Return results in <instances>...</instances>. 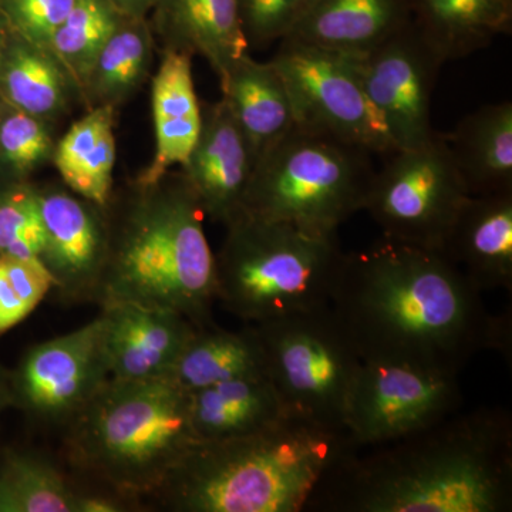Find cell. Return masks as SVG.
I'll return each mask as SVG.
<instances>
[{"label": "cell", "instance_id": "1", "mask_svg": "<svg viewBox=\"0 0 512 512\" xmlns=\"http://www.w3.org/2000/svg\"><path fill=\"white\" fill-rule=\"evenodd\" d=\"M329 305L363 359L458 375L477 353L510 346V322L446 255L386 237L343 252Z\"/></svg>", "mask_w": 512, "mask_h": 512}, {"label": "cell", "instance_id": "2", "mask_svg": "<svg viewBox=\"0 0 512 512\" xmlns=\"http://www.w3.org/2000/svg\"><path fill=\"white\" fill-rule=\"evenodd\" d=\"M366 448H357L320 480L305 510L511 511L512 420L501 407L456 412Z\"/></svg>", "mask_w": 512, "mask_h": 512}, {"label": "cell", "instance_id": "3", "mask_svg": "<svg viewBox=\"0 0 512 512\" xmlns=\"http://www.w3.org/2000/svg\"><path fill=\"white\" fill-rule=\"evenodd\" d=\"M109 248L97 305L130 302L211 325L217 302L215 254L204 211L180 170L151 184L113 190L106 207Z\"/></svg>", "mask_w": 512, "mask_h": 512}, {"label": "cell", "instance_id": "4", "mask_svg": "<svg viewBox=\"0 0 512 512\" xmlns=\"http://www.w3.org/2000/svg\"><path fill=\"white\" fill-rule=\"evenodd\" d=\"M348 430L286 416L247 436L198 441L151 495L175 512H298L356 451Z\"/></svg>", "mask_w": 512, "mask_h": 512}, {"label": "cell", "instance_id": "5", "mask_svg": "<svg viewBox=\"0 0 512 512\" xmlns=\"http://www.w3.org/2000/svg\"><path fill=\"white\" fill-rule=\"evenodd\" d=\"M66 427L70 463L128 503L156 493L198 443L190 396L168 377L109 379Z\"/></svg>", "mask_w": 512, "mask_h": 512}, {"label": "cell", "instance_id": "6", "mask_svg": "<svg viewBox=\"0 0 512 512\" xmlns=\"http://www.w3.org/2000/svg\"><path fill=\"white\" fill-rule=\"evenodd\" d=\"M215 254L217 302L256 323L329 305L343 251L338 235L241 214Z\"/></svg>", "mask_w": 512, "mask_h": 512}, {"label": "cell", "instance_id": "7", "mask_svg": "<svg viewBox=\"0 0 512 512\" xmlns=\"http://www.w3.org/2000/svg\"><path fill=\"white\" fill-rule=\"evenodd\" d=\"M372 153L295 127L256 161L242 214L285 222L316 235H338L365 210L376 168Z\"/></svg>", "mask_w": 512, "mask_h": 512}, {"label": "cell", "instance_id": "8", "mask_svg": "<svg viewBox=\"0 0 512 512\" xmlns=\"http://www.w3.org/2000/svg\"><path fill=\"white\" fill-rule=\"evenodd\" d=\"M265 375L291 416L346 430L363 357L330 305L254 325Z\"/></svg>", "mask_w": 512, "mask_h": 512}, {"label": "cell", "instance_id": "9", "mask_svg": "<svg viewBox=\"0 0 512 512\" xmlns=\"http://www.w3.org/2000/svg\"><path fill=\"white\" fill-rule=\"evenodd\" d=\"M470 197L443 133L423 146L396 150L376 171L365 210L383 237L441 251Z\"/></svg>", "mask_w": 512, "mask_h": 512}, {"label": "cell", "instance_id": "10", "mask_svg": "<svg viewBox=\"0 0 512 512\" xmlns=\"http://www.w3.org/2000/svg\"><path fill=\"white\" fill-rule=\"evenodd\" d=\"M271 62L288 89L296 127L384 157L396 151L367 96L356 57L282 39Z\"/></svg>", "mask_w": 512, "mask_h": 512}, {"label": "cell", "instance_id": "11", "mask_svg": "<svg viewBox=\"0 0 512 512\" xmlns=\"http://www.w3.org/2000/svg\"><path fill=\"white\" fill-rule=\"evenodd\" d=\"M454 373L386 359H363L346 412L357 448L402 439L460 409L463 393Z\"/></svg>", "mask_w": 512, "mask_h": 512}, {"label": "cell", "instance_id": "12", "mask_svg": "<svg viewBox=\"0 0 512 512\" xmlns=\"http://www.w3.org/2000/svg\"><path fill=\"white\" fill-rule=\"evenodd\" d=\"M110 379L101 315L33 346L10 370L12 407L40 423L67 426Z\"/></svg>", "mask_w": 512, "mask_h": 512}, {"label": "cell", "instance_id": "13", "mask_svg": "<svg viewBox=\"0 0 512 512\" xmlns=\"http://www.w3.org/2000/svg\"><path fill=\"white\" fill-rule=\"evenodd\" d=\"M356 60L367 96L382 114L394 150L430 141L436 134L431 126V97L444 63L412 20Z\"/></svg>", "mask_w": 512, "mask_h": 512}, {"label": "cell", "instance_id": "14", "mask_svg": "<svg viewBox=\"0 0 512 512\" xmlns=\"http://www.w3.org/2000/svg\"><path fill=\"white\" fill-rule=\"evenodd\" d=\"M43 224L40 261L60 302L97 303L109 248L104 207L64 185L37 187Z\"/></svg>", "mask_w": 512, "mask_h": 512}, {"label": "cell", "instance_id": "15", "mask_svg": "<svg viewBox=\"0 0 512 512\" xmlns=\"http://www.w3.org/2000/svg\"><path fill=\"white\" fill-rule=\"evenodd\" d=\"M201 128L180 167L205 217L227 227L242 214L256 160L224 99L201 104Z\"/></svg>", "mask_w": 512, "mask_h": 512}, {"label": "cell", "instance_id": "16", "mask_svg": "<svg viewBox=\"0 0 512 512\" xmlns=\"http://www.w3.org/2000/svg\"><path fill=\"white\" fill-rule=\"evenodd\" d=\"M111 380L163 379L197 326L181 313L130 302L101 306Z\"/></svg>", "mask_w": 512, "mask_h": 512}, {"label": "cell", "instance_id": "17", "mask_svg": "<svg viewBox=\"0 0 512 512\" xmlns=\"http://www.w3.org/2000/svg\"><path fill=\"white\" fill-rule=\"evenodd\" d=\"M440 252L461 269L477 291H511L512 191L470 195Z\"/></svg>", "mask_w": 512, "mask_h": 512}, {"label": "cell", "instance_id": "18", "mask_svg": "<svg viewBox=\"0 0 512 512\" xmlns=\"http://www.w3.org/2000/svg\"><path fill=\"white\" fill-rule=\"evenodd\" d=\"M153 10L157 50L204 57L218 79L249 53L238 0H157Z\"/></svg>", "mask_w": 512, "mask_h": 512}, {"label": "cell", "instance_id": "19", "mask_svg": "<svg viewBox=\"0 0 512 512\" xmlns=\"http://www.w3.org/2000/svg\"><path fill=\"white\" fill-rule=\"evenodd\" d=\"M410 20L407 0H312L284 39L362 57Z\"/></svg>", "mask_w": 512, "mask_h": 512}, {"label": "cell", "instance_id": "20", "mask_svg": "<svg viewBox=\"0 0 512 512\" xmlns=\"http://www.w3.org/2000/svg\"><path fill=\"white\" fill-rule=\"evenodd\" d=\"M151 84L156 153L134 181L151 184L190 156L201 128V103L192 80V56L161 52Z\"/></svg>", "mask_w": 512, "mask_h": 512}, {"label": "cell", "instance_id": "21", "mask_svg": "<svg viewBox=\"0 0 512 512\" xmlns=\"http://www.w3.org/2000/svg\"><path fill=\"white\" fill-rule=\"evenodd\" d=\"M220 83L222 99L256 161L296 127L291 97L271 60L258 62L245 53L228 67Z\"/></svg>", "mask_w": 512, "mask_h": 512}, {"label": "cell", "instance_id": "22", "mask_svg": "<svg viewBox=\"0 0 512 512\" xmlns=\"http://www.w3.org/2000/svg\"><path fill=\"white\" fill-rule=\"evenodd\" d=\"M468 194L512 191V103L485 104L443 134Z\"/></svg>", "mask_w": 512, "mask_h": 512}, {"label": "cell", "instance_id": "23", "mask_svg": "<svg viewBox=\"0 0 512 512\" xmlns=\"http://www.w3.org/2000/svg\"><path fill=\"white\" fill-rule=\"evenodd\" d=\"M410 18L441 62L464 59L511 35L512 0H407Z\"/></svg>", "mask_w": 512, "mask_h": 512}, {"label": "cell", "instance_id": "24", "mask_svg": "<svg viewBox=\"0 0 512 512\" xmlns=\"http://www.w3.org/2000/svg\"><path fill=\"white\" fill-rule=\"evenodd\" d=\"M188 396L198 441L247 436L291 416L266 375L239 377Z\"/></svg>", "mask_w": 512, "mask_h": 512}, {"label": "cell", "instance_id": "25", "mask_svg": "<svg viewBox=\"0 0 512 512\" xmlns=\"http://www.w3.org/2000/svg\"><path fill=\"white\" fill-rule=\"evenodd\" d=\"M73 94L76 87L49 50L10 35L0 50L3 103L53 124L69 109Z\"/></svg>", "mask_w": 512, "mask_h": 512}, {"label": "cell", "instance_id": "26", "mask_svg": "<svg viewBox=\"0 0 512 512\" xmlns=\"http://www.w3.org/2000/svg\"><path fill=\"white\" fill-rule=\"evenodd\" d=\"M116 109L96 107L56 141L52 163L63 184L80 197L106 207L114 190Z\"/></svg>", "mask_w": 512, "mask_h": 512}, {"label": "cell", "instance_id": "27", "mask_svg": "<svg viewBox=\"0 0 512 512\" xmlns=\"http://www.w3.org/2000/svg\"><path fill=\"white\" fill-rule=\"evenodd\" d=\"M157 46L147 18L123 16L100 50L79 97L87 110L126 103L150 76Z\"/></svg>", "mask_w": 512, "mask_h": 512}, {"label": "cell", "instance_id": "28", "mask_svg": "<svg viewBox=\"0 0 512 512\" xmlns=\"http://www.w3.org/2000/svg\"><path fill=\"white\" fill-rule=\"evenodd\" d=\"M265 375L254 325L232 332L217 323L195 329L168 379L187 393L239 377Z\"/></svg>", "mask_w": 512, "mask_h": 512}, {"label": "cell", "instance_id": "29", "mask_svg": "<svg viewBox=\"0 0 512 512\" xmlns=\"http://www.w3.org/2000/svg\"><path fill=\"white\" fill-rule=\"evenodd\" d=\"M82 494L45 456L26 450L0 456V512H79Z\"/></svg>", "mask_w": 512, "mask_h": 512}, {"label": "cell", "instance_id": "30", "mask_svg": "<svg viewBox=\"0 0 512 512\" xmlns=\"http://www.w3.org/2000/svg\"><path fill=\"white\" fill-rule=\"evenodd\" d=\"M123 19L109 0H76L50 40L49 50L76 87L77 94L100 50Z\"/></svg>", "mask_w": 512, "mask_h": 512}, {"label": "cell", "instance_id": "31", "mask_svg": "<svg viewBox=\"0 0 512 512\" xmlns=\"http://www.w3.org/2000/svg\"><path fill=\"white\" fill-rule=\"evenodd\" d=\"M52 124L0 104V170L5 181H28L55 153Z\"/></svg>", "mask_w": 512, "mask_h": 512}, {"label": "cell", "instance_id": "32", "mask_svg": "<svg viewBox=\"0 0 512 512\" xmlns=\"http://www.w3.org/2000/svg\"><path fill=\"white\" fill-rule=\"evenodd\" d=\"M43 224L36 185L28 181L0 184V255L43 265Z\"/></svg>", "mask_w": 512, "mask_h": 512}, {"label": "cell", "instance_id": "33", "mask_svg": "<svg viewBox=\"0 0 512 512\" xmlns=\"http://www.w3.org/2000/svg\"><path fill=\"white\" fill-rule=\"evenodd\" d=\"M52 288L45 266L0 255V335L28 318Z\"/></svg>", "mask_w": 512, "mask_h": 512}, {"label": "cell", "instance_id": "34", "mask_svg": "<svg viewBox=\"0 0 512 512\" xmlns=\"http://www.w3.org/2000/svg\"><path fill=\"white\" fill-rule=\"evenodd\" d=\"M312 0H238L249 50H264L291 33Z\"/></svg>", "mask_w": 512, "mask_h": 512}, {"label": "cell", "instance_id": "35", "mask_svg": "<svg viewBox=\"0 0 512 512\" xmlns=\"http://www.w3.org/2000/svg\"><path fill=\"white\" fill-rule=\"evenodd\" d=\"M76 0H0L13 33L46 49Z\"/></svg>", "mask_w": 512, "mask_h": 512}, {"label": "cell", "instance_id": "36", "mask_svg": "<svg viewBox=\"0 0 512 512\" xmlns=\"http://www.w3.org/2000/svg\"><path fill=\"white\" fill-rule=\"evenodd\" d=\"M121 15L128 18H147L148 13L154 9L157 0H109Z\"/></svg>", "mask_w": 512, "mask_h": 512}, {"label": "cell", "instance_id": "37", "mask_svg": "<svg viewBox=\"0 0 512 512\" xmlns=\"http://www.w3.org/2000/svg\"><path fill=\"white\" fill-rule=\"evenodd\" d=\"M8 407H12V387H10V370L0 362V416Z\"/></svg>", "mask_w": 512, "mask_h": 512}, {"label": "cell", "instance_id": "38", "mask_svg": "<svg viewBox=\"0 0 512 512\" xmlns=\"http://www.w3.org/2000/svg\"><path fill=\"white\" fill-rule=\"evenodd\" d=\"M12 33L13 30L10 29L8 19H6L5 13H3L2 8H0V50L6 45Z\"/></svg>", "mask_w": 512, "mask_h": 512}, {"label": "cell", "instance_id": "39", "mask_svg": "<svg viewBox=\"0 0 512 512\" xmlns=\"http://www.w3.org/2000/svg\"><path fill=\"white\" fill-rule=\"evenodd\" d=\"M2 103H3V100H2V97H0V104H2Z\"/></svg>", "mask_w": 512, "mask_h": 512}]
</instances>
